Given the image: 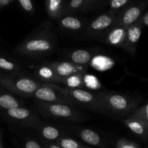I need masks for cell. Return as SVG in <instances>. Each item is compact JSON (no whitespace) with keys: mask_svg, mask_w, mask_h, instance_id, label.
I'll use <instances>...</instances> for the list:
<instances>
[{"mask_svg":"<svg viewBox=\"0 0 148 148\" xmlns=\"http://www.w3.org/2000/svg\"><path fill=\"white\" fill-rule=\"evenodd\" d=\"M131 114H133V115L141 119L148 126V103L143 106L136 108L135 111Z\"/></svg>","mask_w":148,"mask_h":148,"instance_id":"83f0119b","label":"cell"},{"mask_svg":"<svg viewBox=\"0 0 148 148\" xmlns=\"http://www.w3.org/2000/svg\"><path fill=\"white\" fill-rule=\"evenodd\" d=\"M59 90L65 96L72 99L76 106L85 107L101 114L108 116L103 103L98 97V94L82 88H62L59 86Z\"/></svg>","mask_w":148,"mask_h":148,"instance_id":"5b68a950","label":"cell"},{"mask_svg":"<svg viewBox=\"0 0 148 148\" xmlns=\"http://www.w3.org/2000/svg\"><path fill=\"white\" fill-rule=\"evenodd\" d=\"M75 133L79 139L85 144L94 147H106V142L95 131L88 128H80L75 130Z\"/></svg>","mask_w":148,"mask_h":148,"instance_id":"e0dca14e","label":"cell"},{"mask_svg":"<svg viewBox=\"0 0 148 148\" xmlns=\"http://www.w3.org/2000/svg\"><path fill=\"white\" fill-rule=\"evenodd\" d=\"M98 1H99V0H86L85 5H84L82 10L84 12L87 11V10H89L90 9L94 4H96Z\"/></svg>","mask_w":148,"mask_h":148,"instance_id":"4dcf8cb0","label":"cell"},{"mask_svg":"<svg viewBox=\"0 0 148 148\" xmlns=\"http://www.w3.org/2000/svg\"><path fill=\"white\" fill-rule=\"evenodd\" d=\"M32 98L43 102L60 103L75 106V103L65 96L59 89V85L52 83H43L32 95Z\"/></svg>","mask_w":148,"mask_h":148,"instance_id":"ba28073f","label":"cell"},{"mask_svg":"<svg viewBox=\"0 0 148 148\" xmlns=\"http://www.w3.org/2000/svg\"><path fill=\"white\" fill-rule=\"evenodd\" d=\"M84 84L90 87L91 89L96 90L101 88L98 79L92 75H84Z\"/></svg>","mask_w":148,"mask_h":148,"instance_id":"f1b7e54d","label":"cell"},{"mask_svg":"<svg viewBox=\"0 0 148 148\" xmlns=\"http://www.w3.org/2000/svg\"><path fill=\"white\" fill-rule=\"evenodd\" d=\"M124 124L126 127L134 134L143 140L148 139V126L144 121L139 117L130 114L124 119Z\"/></svg>","mask_w":148,"mask_h":148,"instance_id":"9a60e30c","label":"cell"},{"mask_svg":"<svg viewBox=\"0 0 148 148\" xmlns=\"http://www.w3.org/2000/svg\"><path fill=\"white\" fill-rule=\"evenodd\" d=\"M60 30L71 33H79L85 28V23L82 19L72 14H63L57 20Z\"/></svg>","mask_w":148,"mask_h":148,"instance_id":"5bb4252c","label":"cell"},{"mask_svg":"<svg viewBox=\"0 0 148 148\" xmlns=\"http://www.w3.org/2000/svg\"><path fill=\"white\" fill-rule=\"evenodd\" d=\"M62 85L67 88H82L84 87V74H75L62 77Z\"/></svg>","mask_w":148,"mask_h":148,"instance_id":"7402d4cb","label":"cell"},{"mask_svg":"<svg viewBox=\"0 0 148 148\" xmlns=\"http://www.w3.org/2000/svg\"><path fill=\"white\" fill-rule=\"evenodd\" d=\"M57 45V38L53 25L43 22L14 49V53L32 59H40L51 54Z\"/></svg>","mask_w":148,"mask_h":148,"instance_id":"6da1fadb","label":"cell"},{"mask_svg":"<svg viewBox=\"0 0 148 148\" xmlns=\"http://www.w3.org/2000/svg\"><path fill=\"white\" fill-rule=\"evenodd\" d=\"M140 19L144 25H146L148 27V11L146 12L144 14H143V15L141 16Z\"/></svg>","mask_w":148,"mask_h":148,"instance_id":"1f68e13d","label":"cell"},{"mask_svg":"<svg viewBox=\"0 0 148 148\" xmlns=\"http://www.w3.org/2000/svg\"><path fill=\"white\" fill-rule=\"evenodd\" d=\"M23 101L17 99L14 94L0 85V109H9L14 107L23 106Z\"/></svg>","mask_w":148,"mask_h":148,"instance_id":"ffe728a7","label":"cell"},{"mask_svg":"<svg viewBox=\"0 0 148 148\" xmlns=\"http://www.w3.org/2000/svg\"><path fill=\"white\" fill-rule=\"evenodd\" d=\"M143 26L144 25L140 19L134 24L127 27V36L125 43L122 48L131 56H134L135 54L137 43L141 36Z\"/></svg>","mask_w":148,"mask_h":148,"instance_id":"8fae6325","label":"cell"},{"mask_svg":"<svg viewBox=\"0 0 148 148\" xmlns=\"http://www.w3.org/2000/svg\"><path fill=\"white\" fill-rule=\"evenodd\" d=\"M2 116L6 121L12 124L30 128L40 121L34 111L23 106L4 110Z\"/></svg>","mask_w":148,"mask_h":148,"instance_id":"52a82bcc","label":"cell"},{"mask_svg":"<svg viewBox=\"0 0 148 148\" xmlns=\"http://www.w3.org/2000/svg\"><path fill=\"white\" fill-rule=\"evenodd\" d=\"M126 36L127 27L115 25L105 36L101 38L99 40L108 46L122 48L125 43Z\"/></svg>","mask_w":148,"mask_h":148,"instance_id":"4fadbf2b","label":"cell"},{"mask_svg":"<svg viewBox=\"0 0 148 148\" xmlns=\"http://www.w3.org/2000/svg\"><path fill=\"white\" fill-rule=\"evenodd\" d=\"M34 74L39 80L44 81L46 83L62 84V77L55 72L48 62L35 66Z\"/></svg>","mask_w":148,"mask_h":148,"instance_id":"2e32d148","label":"cell"},{"mask_svg":"<svg viewBox=\"0 0 148 148\" xmlns=\"http://www.w3.org/2000/svg\"><path fill=\"white\" fill-rule=\"evenodd\" d=\"M130 0H108L109 11L119 12L130 3Z\"/></svg>","mask_w":148,"mask_h":148,"instance_id":"d4e9b609","label":"cell"},{"mask_svg":"<svg viewBox=\"0 0 148 148\" xmlns=\"http://www.w3.org/2000/svg\"><path fill=\"white\" fill-rule=\"evenodd\" d=\"M36 106L39 114L47 119L71 123L82 122L90 119L88 114L69 104L38 101Z\"/></svg>","mask_w":148,"mask_h":148,"instance_id":"7a4b0ae2","label":"cell"},{"mask_svg":"<svg viewBox=\"0 0 148 148\" xmlns=\"http://www.w3.org/2000/svg\"><path fill=\"white\" fill-rule=\"evenodd\" d=\"M23 66L14 58L4 53H0V73L6 75L21 74Z\"/></svg>","mask_w":148,"mask_h":148,"instance_id":"d6986e66","label":"cell"},{"mask_svg":"<svg viewBox=\"0 0 148 148\" xmlns=\"http://www.w3.org/2000/svg\"><path fill=\"white\" fill-rule=\"evenodd\" d=\"M114 147L116 148H140L141 145L128 139L119 138L114 143Z\"/></svg>","mask_w":148,"mask_h":148,"instance_id":"484cf974","label":"cell"},{"mask_svg":"<svg viewBox=\"0 0 148 148\" xmlns=\"http://www.w3.org/2000/svg\"><path fill=\"white\" fill-rule=\"evenodd\" d=\"M67 0H46V12L52 20H57L63 13Z\"/></svg>","mask_w":148,"mask_h":148,"instance_id":"44dd1931","label":"cell"},{"mask_svg":"<svg viewBox=\"0 0 148 148\" xmlns=\"http://www.w3.org/2000/svg\"><path fill=\"white\" fill-rule=\"evenodd\" d=\"M56 143L59 146L60 148H88L89 145L87 144H84L83 143L77 141L75 139L66 137L64 135L61 137L58 140H56Z\"/></svg>","mask_w":148,"mask_h":148,"instance_id":"603a6c76","label":"cell"},{"mask_svg":"<svg viewBox=\"0 0 148 148\" xmlns=\"http://www.w3.org/2000/svg\"><path fill=\"white\" fill-rule=\"evenodd\" d=\"M31 129L37 132L44 145L46 143H55L61 137L65 135L64 132L63 130L62 131L56 126H53L52 124L43 123L41 121L33 126V127H31Z\"/></svg>","mask_w":148,"mask_h":148,"instance_id":"30bf717a","label":"cell"},{"mask_svg":"<svg viewBox=\"0 0 148 148\" xmlns=\"http://www.w3.org/2000/svg\"><path fill=\"white\" fill-rule=\"evenodd\" d=\"M43 84L40 80L21 74L6 75L0 73V85L14 95L31 98L35 91Z\"/></svg>","mask_w":148,"mask_h":148,"instance_id":"277c9868","label":"cell"},{"mask_svg":"<svg viewBox=\"0 0 148 148\" xmlns=\"http://www.w3.org/2000/svg\"><path fill=\"white\" fill-rule=\"evenodd\" d=\"M56 74L61 77H66L75 74H85L88 66L77 65L69 61L47 62Z\"/></svg>","mask_w":148,"mask_h":148,"instance_id":"7c38bea8","label":"cell"},{"mask_svg":"<svg viewBox=\"0 0 148 148\" xmlns=\"http://www.w3.org/2000/svg\"><path fill=\"white\" fill-rule=\"evenodd\" d=\"M0 143H2V134H1V130H0Z\"/></svg>","mask_w":148,"mask_h":148,"instance_id":"d6a6232c","label":"cell"},{"mask_svg":"<svg viewBox=\"0 0 148 148\" xmlns=\"http://www.w3.org/2000/svg\"><path fill=\"white\" fill-rule=\"evenodd\" d=\"M148 5V0L128 4L117 15L115 25L128 27L140 20Z\"/></svg>","mask_w":148,"mask_h":148,"instance_id":"9c48e42d","label":"cell"},{"mask_svg":"<svg viewBox=\"0 0 148 148\" xmlns=\"http://www.w3.org/2000/svg\"><path fill=\"white\" fill-rule=\"evenodd\" d=\"M95 52L87 49H75L66 52L64 54L67 61L77 65L88 66L90 62L94 57Z\"/></svg>","mask_w":148,"mask_h":148,"instance_id":"ac0fdd59","label":"cell"},{"mask_svg":"<svg viewBox=\"0 0 148 148\" xmlns=\"http://www.w3.org/2000/svg\"><path fill=\"white\" fill-rule=\"evenodd\" d=\"M3 147V144L1 143H0V148H2Z\"/></svg>","mask_w":148,"mask_h":148,"instance_id":"836d02e7","label":"cell"},{"mask_svg":"<svg viewBox=\"0 0 148 148\" xmlns=\"http://www.w3.org/2000/svg\"><path fill=\"white\" fill-rule=\"evenodd\" d=\"M0 7H1V4H0Z\"/></svg>","mask_w":148,"mask_h":148,"instance_id":"e575fe53","label":"cell"},{"mask_svg":"<svg viewBox=\"0 0 148 148\" xmlns=\"http://www.w3.org/2000/svg\"><path fill=\"white\" fill-rule=\"evenodd\" d=\"M23 146L26 148H42L44 147V145L41 142L36 139H26L23 141Z\"/></svg>","mask_w":148,"mask_h":148,"instance_id":"f546056e","label":"cell"},{"mask_svg":"<svg viewBox=\"0 0 148 148\" xmlns=\"http://www.w3.org/2000/svg\"><path fill=\"white\" fill-rule=\"evenodd\" d=\"M23 11L31 15L35 14V6L33 0H17Z\"/></svg>","mask_w":148,"mask_h":148,"instance_id":"4316f807","label":"cell"},{"mask_svg":"<svg viewBox=\"0 0 148 148\" xmlns=\"http://www.w3.org/2000/svg\"><path fill=\"white\" fill-rule=\"evenodd\" d=\"M97 94L106 109L108 116L114 118L128 116L140 103V101L133 97L113 91H101Z\"/></svg>","mask_w":148,"mask_h":148,"instance_id":"3957f363","label":"cell"},{"mask_svg":"<svg viewBox=\"0 0 148 148\" xmlns=\"http://www.w3.org/2000/svg\"><path fill=\"white\" fill-rule=\"evenodd\" d=\"M85 1H86V0H69V1H66L62 15L67 14H74L76 12L81 10L83 8Z\"/></svg>","mask_w":148,"mask_h":148,"instance_id":"cb8c5ba5","label":"cell"},{"mask_svg":"<svg viewBox=\"0 0 148 148\" xmlns=\"http://www.w3.org/2000/svg\"><path fill=\"white\" fill-rule=\"evenodd\" d=\"M118 12L108 11L103 13L86 25L85 34L89 38L99 40L114 25Z\"/></svg>","mask_w":148,"mask_h":148,"instance_id":"8992f818","label":"cell"}]
</instances>
